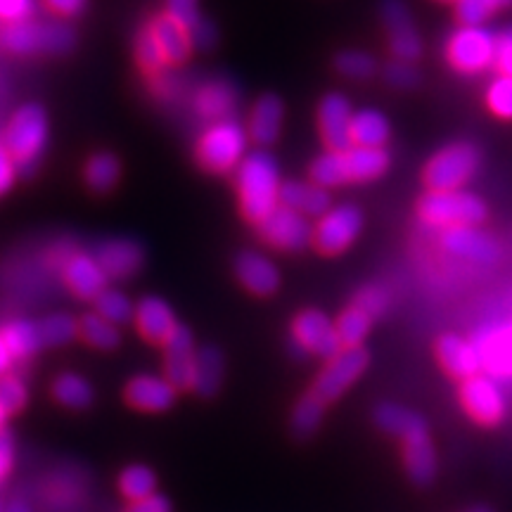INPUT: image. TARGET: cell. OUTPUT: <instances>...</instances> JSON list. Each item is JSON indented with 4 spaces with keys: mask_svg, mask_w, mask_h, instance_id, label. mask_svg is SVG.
<instances>
[{
    "mask_svg": "<svg viewBox=\"0 0 512 512\" xmlns=\"http://www.w3.org/2000/svg\"><path fill=\"white\" fill-rule=\"evenodd\" d=\"M392 166L387 147H356L344 152H323L313 159L309 174L311 183L320 188H339L349 183H373L382 178Z\"/></svg>",
    "mask_w": 512,
    "mask_h": 512,
    "instance_id": "obj_1",
    "label": "cell"
},
{
    "mask_svg": "<svg viewBox=\"0 0 512 512\" xmlns=\"http://www.w3.org/2000/svg\"><path fill=\"white\" fill-rule=\"evenodd\" d=\"M280 166L268 152H249L235 169V188L240 195V209L247 221L259 226L280 207Z\"/></svg>",
    "mask_w": 512,
    "mask_h": 512,
    "instance_id": "obj_2",
    "label": "cell"
},
{
    "mask_svg": "<svg viewBox=\"0 0 512 512\" xmlns=\"http://www.w3.org/2000/svg\"><path fill=\"white\" fill-rule=\"evenodd\" d=\"M48 136V117L41 105L29 102V105L19 107L12 114L10 124L5 128L3 143L8 147L12 159H15L19 174L31 176L38 169V162H41L43 150L48 145Z\"/></svg>",
    "mask_w": 512,
    "mask_h": 512,
    "instance_id": "obj_3",
    "label": "cell"
},
{
    "mask_svg": "<svg viewBox=\"0 0 512 512\" xmlns=\"http://www.w3.org/2000/svg\"><path fill=\"white\" fill-rule=\"evenodd\" d=\"M418 216L430 228H465L482 226L489 219V207L482 197L465 190L425 192L418 202Z\"/></svg>",
    "mask_w": 512,
    "mask_h": 512,
    "instance_id": "obj_4",
    "label": "cell"
},
{
    "mask_svg": "<svg viewBox=\"0 0 512 512\" xmlns=\"http://www.w3.org/2000/svg\"><path fill=\"white\" fill-rule=\"evenodd\" d=\"M249 136L247 128L235 119L209 124L202 138L197 140L195 159L209 174H228L240 166L247 157Z\"/></svg>",
    "mask_w": 512,
    "mask_h": 512,
    "instance_id": "obj_5",
    "label": "cell"
},
{
    "mask_svg": "<svg viewBox=\"0 0 512 512\" xmlns=\"http://www.w3.org/2000/svg\"><path fill=\"white\" fill-rule=\"evenodd\" d=\"M479 164H482L479 147L467 140H456L434 152L422 169V181L427 185V192L463 190L475 178Z\"/></svg>",
    "mask_w": 512,
    "mask_h": 512,
    "instance_id": "obj_6",
    "label": "cell"
},
{
    "mask_svg": "<svg viewBox=\"0 0 512 512\" xmlns=\"http://www.w3.org/2000/svg\"><path fill=\"white\" fill-rule=\"evenodd\" d=\"M76 34L64 22H24L8 24L3 34V46L15 55H64L74 48Z\"/></svg>",
    "mask_w": 512,
    "mask_h": 512,
    "instance_id": "obj_7",
    "label": "cell"
},
{
    "mask_svg": "<svg viewBox=\"0 0 512 512\" xmlns=\"http://www.w3.org/2000/svg\"><path fill=\"white\" fill-rule=\"evenodd\" d=\"M498 36L486 27H458L446 38L444 55L458 74L475 76L489 72L496 64Z\"/></svg>",
    "mask_w": 512,
    "mask_h": 512,
    "instance_id": "obj_8",
    "label": "cell"
},
{
    "mask_svg": "<svg viewBox=\"0 0 512 512\" xmlns=\"http://www.w3.org/2000/svg\"><path fill=\"white\" fill-rule=\"evenodd\" d=\"M363 230V214L356 204H339L313 226V247L325 256H337L354 245Z\"/></svg>",
    "mask_w": 512,
    "mask_h": 512,
    "instance_id": "obj_9",
    "label": "cell"
},
{
    "mask_svg": "<svg viewBox=\"0 0 512 512\" xmlns=\"http://www.w3.org/2000/svg\"><path fill=\"white\" fill-rule=\"evenodd\" d=\"M370 354L363 347H344L337 356H332L325 363L320 375L313 382L311 394L328 406L337 401L347 389L354 384L358 377L368 370Z\"/></svg>",
    "mask_w": 512,
    "mask_h": 512,
    "instance_id": "obj_10",
    "label": "cell"
},
{
    "mask_svg": "<svg viewBox=\"0 0 512 512\" xmlns=\"http://www.w3.org/2000/svg\"><path fill=\"white\" fill-rule=\"evenodd\" d=\"M292 342L306 354L320 356L330 361L342 351V342H339L335 323L318 309H304L299 311L292 320Z\"/></svg>",
    "mask_w": 512,
    "mask_h": 512,
    "instance_id": "obj_11",
    "label": "cell"
},
{
    "mask_svg": "<svg viewBox=\"0 0 512 512\" xmlns=\"http://www.w3.org/2000/svg\"><path fill=\"white\" fill-rule=\"evenodd\" d=\"M380 17L384 34H387L389 53L394 55V60H418L422 55V38L415 29L408 5L403 0H382Z\"/></svg>",
    "mask_w": 512,
    "mask_h": 512,
    "instance_id": "obj_12",
    "label": "cell"
},
{
    "mask_svg": "<svg viewBox=\"0 0 512 512\" xmlns=\"http://www.w3.org/2000/svg\"><path fill=\"white\" fill-rule=\"evenodd\" d=\"M259 238L280 252H302L313 240V228L304 214L280 204L259 223Z\"/></svg>",
    "mask_w": 512,
    "mask_h": 512,
    "instance_id": "obj_13",
    "label": "cell"
},
{
    "mask_svg": "<svg viewBox=\"0 0 512 512\" xmlns=\"http://www.w3.org/2000/svg\"><path fill=\"white\" fill-rule=\"evenodd\" d=\"M460 403L472 420L484 427H496L505 420L508 413V401L501 387L486 375H475L460 384Z\"/></svg>",
    "mask_w": 512,
    "mask_h": 512,
    "instance_id": "obj_14",
    "label": "cell"
},
{
    "mask_svg": "<svg viewBox=\"0 0 512 512\" xmlns=\"http://www.w3.org/2000/svg\"><path fill=\"white\" fill-rule=\"evenodd\" d=\"M439 245L446 254L477 266H496L501 259V245L484 230L472 226L441 230Z\"/></svg>",
    "mask_w": 512,
    "mask_h": 512,
    "instance_id": "obj_15",
    "label": "cell"
},
{
    "mask_svg": "<svg viewBox=\"0 0 512 512\" xmlns=\"http://www.w3.org/2000/svg\"><path fill=\"white\" fill-rule=\"evenodd\" d=\"M351 119L354 110L342 93H328L318 105V131L330 152H344L351 147Z\"/></svg>",
    "mask_w": 512,
    "mask_h": 512,
    "instance_id": "obj_16",
    "label": "cell"
},
{
    "mask_svg": "<svg viewBox=\"0 0 512 512\" xmlns=\"http://www.w3.org/2000/svg\"><path fill=\"white\" fill-rule=\"evenodd\" d=\"M62 278L79 299L95 302L107 290V275L91 254L76 252L62 261Z\"/></svg>",
    "mask_w": 512,
    "mask_h": 512,
    "instance_id": "obj_17",
    "label": "cell"
},
{
    "mask_svg": "<svg viewBox=\"0 0 512 512\" xmlns=\"http://www.w3.org/2000/svg\"><path fill=\"white\" fill-rule=\"evenodd\" d=\"M434 354H437L441 368H444L453 380H470V377L479 375V368H482V356H479V351L472 347L465 337L456 335V332L441 335L437 339V344H434Z\"/></svg>",
    "mask_w": 512,
    "mask_h": 512,
    "instance_id": "obj_18",
    "label": "cell"
},
{
    "mask_svg": "<svg viewBox=\"0 0 512 512\" xmlns=\"http://www.w3.org/2000/svg\"><path fill=\"white\" fill-rule=\"evenodd\" d=\"M192 107L200 114L202 119H207L209 124L216 121L233 119V114L240 107V91L235 88L233 81L228 79H211L204 86L197 88L195 98H192Z\"/></svg>",
    "mask_w": 512,
    "mask_h": 512,
    "instance_id": "obj_19",
    "label": "cell"
},
{
    "mask_svg": "<svg viewBox=\"0 0 512 512\" xmlns=\"http://www.w3.org/2000/svg\"><path fill=\"white\" fill-rule=\"evenodd\" d=\"M192 363H195V339L185 325L178 323V328L164 342V377L176 389H190Z\"/></svg>",
    "mask_w": 512,
    "mask_h": 512,
    "instance_id": "obj_20",
    "label": "cell"
},
{
    "mask_svg": "<svg viewBox=\"0 0 512 512\" xmlns=\"http://www.w3.org/2000/svg\"><path fill=\"white\" fill-rule=\"evenodd\" d=\"M235 275H238L240 285L247 292L256 294V297H271V294L280 290L278 266L266 254L254 252V249L238 254V259H235Z\"/></svg>",
    "mask_w": 512,
    "mask_h": 512,
    "instance_id": "obj_21",
    "label": "cell"
},
{
    "mask_svg": "<svg viewBox=\"0 0 512 512\" xmlns=\"http://www.w3.org/2000/svg\"><path fill=\"white\" fill-rule=\"evenodd\" d=\"M178 389L166 377L157 375H138L126 384L124 396L131 408L145 413H162L169 411L176 403Z\"/></svg>",
    "mask_w": 512,
    "mask_h": 512,
    "instance_id": "obj_22",
    "label": "cell"
},
{
    "mask_svg": "<svg viewBox=\"0 0 512 512\" xmlns=\"http://www.w3.org/2000/svg\"><path fill=\"white\" fill-rule=\"evenodd\" d=\"M285 121V105L278 95L266 93L254 102L247 119V136L259 147H271L278 143Z\"/></svg>",
    "mask_w": 512,
    "mask_h": 512,
    "instance_id": "obj_23",
    "label": "cell"
},
{
    "mask_svg": "<svg viewBox=\"0 0 512 512\" xmlns=\"http://www.w3.org/2000/svg\"><path fill=\"white\" fill-rule=\"evenodd\" d=\"M95 259L110 280H126L136 275L145 264V252L136 240H107L95 252Z\"/></svg>",
    "mask_w": 512,
    "mask_h": 512,
    "instance_id": "obj_24",
    "label": "cell"
},
{
    "mask_svg": "<svg viewBox=\"0 0 512 512\" xmlns=\"http://www.w3.org/2000/svg\"><path fill=\"white\" fill-rule=\"evenodd\" d=\"M403 465H406L408 479L415 486H430L437 477V451H434L430 430L413 434L403 439Z\"/></svg>",
    "mask_w": 512,
    "mask_h": 512,
    "instance_id": "obj_25",
    "label": "cell"
},
{
    "mask_svg": "<svg viewBox=\"0 0 512 512\" xmlns=\"http://www.w3.org/2000/svg\"><path fill=\"white\" fill-rule=\"evenodd\" d=\"M136 325L138 332L147 342L164 344L171 332L178 328L176 313L162 297H143L136 306Z\"/></svg>",
    "mask_w": 512,
    "mask_h": 512,
    "instance_id": "obj_26",
    "label": "cell"
},
{
    "mask_svg": "<svg viewBox=\"0 0 512 512\" xmlns=\"http://www.w3.org/2000/svg\"><path fill=\"white\" fill-rule=\"evenodd\" d=\"M373 422L377 430L392 434V437L401 441L413 437V434L430 430V425H427V420L422 418L420 413H415L411 408L401 406V403H392V401H384L380 406H375Z\"/></svg>",
    "mask_w": 512,
    "mask_h": 512,
    "instance_id": "obj_27",
    "label": "cell"
},
{
    "mask_svg": "<svg viewBox=\"0 0 512 512\" xmlns=\"http://www.w3.org/2000/svg\"><path fill=\"white\" fill-rule=\"evenodd\" d=\"M280 204L287 209L299 211L306 219L309 216H323L330 211V192L328 188H320L316 183L304 181H285L280 185Z\"/></svg>",
    "mask_w": 512,
    "mask_h": 512,
    "instance_id": "obj_28",
    "label": "cell"
},
{
    "mask_svg": "<svg viewBox=\"0 0 512 512\" xmlns=\"http://www.w3.org/2000/svg\"><path fill=\"white\" fill-rule=\"evenodd\" d=\"M147 29L152 31L157 46L162 48L166 62L183 64L188 60L192 53V43L188 29H185L183 24H178L176 19H171L166 12H162V15H157L150 24H147Z\"/></svg>",
    "mask_w": 512,
    "mask_h": 512,
    "instance_id": "obj_29",
    "label": "cell"
},
{
    "mask_svg": "<svg viewBox=\"0 0 512 512\" xmlns=\"http://www.w3.org/2000/svg\"><path fill=\"white\" fill-rule=\"evenodd\" d=\"M223 354L216 347H202L195 351V363H192V392L204 399L219 394L223 384Z\"/></svg>",
    "mask_w": 512,
    "mask_h": 512,
    "instance_id": "obj_30",
    "label": "cell"
},
{
    "mask_svg": "<svg viewBox=\"0 0 512 512\" xmlns=\"http://www.w3.org/2000/svg\"><path fill=\"white\" fill-rule=\"evenodd\" d=\"M392 138L389 119L380 110L354 112L351 119V145L356 147H387Z\"/></svg>",
    "mask_w": 512,
    "mask_h": 512,
    "instance_id": "obj_31",
    "label": "cell"
},
{
    "mask_svg": "<svg viewBox=\"0 0 512 512\" xmlns=\"http://www.w3.org/2000/svg\"><path fill=\"white\" fill-rule=\"evenodd\" d=\"M0 337H3L12 358H29L43 347L41 328H38V323H31V320H12V323L0 330Z\"/></svg>",
    "mask_w": 512,
    "mask_h": 512,
    "instance_id": "obj_32",
    "label": "cell"
},
{
    "mask_svg": "<svg viewBox=\"0 0 512 512\" xmlns=\"http://www.w3.org/2000/svg\"><path fill=\"white\" fill-rule=\"evenodd\" d=\"M119 176L121 164L110 152H98L83 166V181L93 192H100V195L110 192L119 183Z\"/></svg>",
    "mask_w": 512,
    "mask_h": 512,
    "instance_id": "obj_33",
    "label": "cell"
},
{
    "mask_svg": "<svg viewBox=\"0 0 512 512\" xmlns=\"http://www.w3.org/2000/svg\"><path fill=\"white\" fill-rule=\"evenodd\" d=\"M53 396L57 403L72 411H83L93 403V387L86 377L76 373H62L53 382Z\"/></svg>",
    "mask_w": 512,
    "mask_h": 512,
    "instance_id": "obj_34",
    "label": "cell"
},
{
    "mask_svg": "<svg viewBox=\"0 0 512 512\" xmlns=\"http://www.w3.org/2000/svg\"><path fill=\"white\" fill-rule=\"evenodd\" d=\"M323 418H325V403L309 392L297 401V406H294L292 418H290V430L297 439H309L311 434H316Z\"/></svg>",
    "mask_w": 512,
    "mask_h": 512,
    "instance_id": "obj_35",
    "label": "cell"
},
{
    "mask_svg": "<svg viewBox=\"0 0 512 512\" xmlns=\"http://www.w3.org/2000/svg\"><path fill=\"white\" fill-rule=\"evenodd\" d=\"M335 328L342 347H363V339L368 337L370 328H373V318H370L366 311H361L358 306L351 304L349 309L339 313V318L335 320Z\"/></svg>",
    "mask_w": 512,
    "mask_h": 512,
    "instance_id": "obj_36",
    "label": "cell"
},
{
    "mask_svg": "<svg viewBox=\"0 0 512 512\" xmlns=\"http://www.w3.org/2000/svg\"><path fill=\"white\" fill-rule=\"evenodd\" d=\"M79 335L86 339L91 347L102 351H112L121 344L117 325H112L110 320L98 316V313H86V316L79 320Z\"/></svg>",
    "mask_w": 512,
    "mask_h": 512,
    "instance_id": "obj_37",
    "label": "cell"
},
{
    "mask_svg": "<svg viewBox=\"0 0 512 512\" xmlns=\"http://www.w3.org/2000/svg\"><path fill=\"white\" fill-rule=\"evenodd\" d=\"M119 489L128 501H140V498L155 494L157 477L147 465H128L119 475Z\"/></svg>",
    "mask_w": 512,
    "mask_h": 512,
    "instance_id": "obj_38",
    "label": "cell"
},
{
    "mask_svg": "<svg viewBox=\"0 0 512 512\" xmlns=\"http://www.w3.org/2000/svg\"><path fill=\"white\" fill-rule=\"evenodd\" d=\"M335 69L344 79L370 81L377 74V60L366 50H342L335 57Z\"/></svg>",
    "mask_w": 512,
    "mask_h": 512,
    "instance_id": "obj_39",
    "label": "cell"
},
{
    "mask_svg": "<svg viewBox=\"0 0 512 512\" xmlns=\"http://www.w3.org/2000/svg\"><path fill=\"white\" fill-rule=\"evenodd\" d=\"M95 313L105 320H110L112 325H124L131 323L133 316H136V306H133V302L124 292L107 287V290L95 299Z\"/></svg>",
    "mask_w": 512,
    "mask_h": 512,
    "instance_id": "obj_40",
    "label": "cell"
},
{
    "mask_svg": "<svg viewBox=\"0 0 512 512\" xmlns=\"http://www.w3.org/2000/svg\"><path fill=\"white\" fill-rule=\"evenodd\" d=\"M38 328H41L43 344H48V347H62L79 335V323L69 313H53V316L41 320Z\"/></svg>",
    "mask_w": 512,
    "mask_h": 512,
    "instance_id": "obj_41",
    "label": "cell"
},
{
    "mask_svg": "<svg viewBox=\"0 0 512 512\" xmlns=\"http://www.w3.org/2000/svg\"><path fill=\"white\" fill-rule=\"evenodd\" d=\"M512 8V0H458L456 15L465 27H484L494 12Z\"/></svg>",
    "mask_w": 512,
    "mask_h": 512,
    "instance_id": "obj_42",
    "label": "cell"
},
{
    "mask_svg": "<svg viewBox=\"0 0 512 512\" xmlns=\"http://www.w3.org/2000/svg\"><path fill=\"white\" fill-rule=\"evenodd\" d=\"M136 60L140 64V69H143V72L150 74V76L162 74L166 64H169V62H166L164 53H162V48L157 46L152 31L147 29V24L138 31V36H136Z\"/></svg>",
    "mask_w": 512,
    "mask_h": 512,
    "instance_id": "obj_43",
    "label": "cell"
},
{
    "mask_svg": "<svg viewBox=\"0 0 512 512\" xmlns=\"http://www.w3.org/2000/svg\"><path fill=\"white\" fill-rule=\"evenodd\" d=\"M382 79L389 88H394V91H413V88L420 86L418 67H415V62L408 60L387 62Z\"/></svg>",
    "mask_w": 512,
    "mask_h": 512,
    "instance_id": "obj_44",
    "label": "cell"
},
{
    "mask_svg": "<svg viewBox=\"0 0 512 512\" xmlns=\"http://www.w3.org/2000/svg\"><path fill=\"white\" fill-rule=\"evenodd\" d=\"M354 306H358L361 311H366L370 318H380L387 313L389 304H392V294H389V290L384 285H368L363 287V290L356 292L354 302H351Z\"/></svg>",
    "mask_w": 512,
    "mask_h": 512,
    "instance_id": "obj_45",
    "label": "cell"
},
{
    "mask_svg": "<svg viewBox=\"0 0 512 512\" xmlns=\"http://www.w3.org/2000/svg\"><path fill=\"white\" fill-rule=\"evenodd\" d=\"M486 105L501 119H512V79L510 76H498L486 88Z\"/></svg>",
    "mask_w": 512,
    "mask_h": 512,
    "instance_id": "obj_46",
    "label": "cell"
},
{
    "mask_svg": "<svg viewBox=\"0 0 512 512\" xmlns=\"http://www.w3.org/2000/svg\"><path fill=\"white\" fill-rule=\"evenodd\" d=\"M29 392H27V384H24L19 377L15 375H3L0 377V408L5 413H19L24 406H27Z\"/></svg>",
    "mask_w": 512,
    "mask_h": 512,
    "instance_id": "obj_47",
    "label": "cell"
},
{
    "mask_svg": "<svg viewBox=\"0 0 512 512\" xmlns=\"http://www.w3.org/2000/svg\"><path fill=\"white\" fill-rule=\"evenodd\" d=\"M192 50H211L219 41V31H216L214 22L207 17H200L195 24L188 29Z\"/></svg>",
    "mask_w": 512,
    "mask_h": 512,
    "instance_id": "obj_48",
    "label": "cell"
},
{
    "mask_svg": "<svg viewBox=\"0 0 512 512\" xmlns=\"http://www.w3.org/2000/svg\"><path fill=\"white\" fill-rule=\"evenodd\" d=\"M166 15L190 29L200 19V3L197 0H166Z\"/></svg>",
    "mask_w": 512,
    "mask_h": 512,
    "instance_id": "obj_49",
    "label": "cell"
},
{
    "mask_svg": "<svg viewBox=\"0 0 512 512\" xmlns=\"http://www.w3.org/2000/svg\"><path fill=\"white\" fill-rule=\"evenodd\" d=\"M36 10V0H0V19L8 24L31 19Z\"/></svg>",
    "mask_w": 512,
    "mask_h": 512,
    "instance_id": "obj_50",
    "label": "cell"
},
{
    "mask_svg": "<svg viewBox=\"0 0 512 512\" xmlns=\"http://www.w3.org/2000/svg\"><path fill=\"white\" fill-rule=\"evenodd\" d=\"M17 174H19V169H17L15 159H12L8 147H5L3 140H0V195H5V192L15 185Z\"/></svg>",
    "mask_w": 512,
    "mask_h": 512,
    "instance_id": "obj_51",
    "label": "cell"
},
{
    "mask_svg": "<svg viewBox=\"0 0 512 512\" xmlns=\"http://www.w3.org/2000/svg\"><path fill=\"white\" fill-rule=\"evenodd\" d=\"M496 67L503 76L512 79V27L498 34V48H496Z\"/></svg>",
    "mask_w": 512,
    "mask_h": 512,
    "instance_id": "obj_52",
    "label": "cell"
},
{
    "mask_svg": "<svg viewBox=\"0 0 512 512\" xmlns=\"http://www.w3.org/2000/svg\"><path fill=\"white\" fill-rule=\"evenodd\" d=\"M15 465V439L8 430H0V484L8 479Z\"/></svg>",
    "mask_w": 512,
    "mask_h": 512,
    "instance_id": "obj_53",
    "label": "cell"
},
{
    "mask_svg": "<svg viewBox=\"0 0 512 512\" xmlns=\"http://www.w3.org/2000/svg\"><path fill=\"white\" fill-rule=\"evenodd\" d=\"M126 512H171V503L169 498L162 494H152L140 498V501H131Z\"/></svg>",
    "mask_w": 512,
    "mask_h": 512,
    "instance_id": "obj_54",
    "label": "cell"
},
{
    "mask_svg": "<svg viewBox=\"0 0 512 512\" xmlns=\"http://www.w3.org/2000/svg\"><path fill=\"white\" fill-rule=\"evenodd\" d=\"M46 5L60 17H79L86 10L88 0H46Z\"/></svg>",
    "mask_w": 512,
    "mask_h": 512,
    "instance_id": "obj_55",
    "label": "cell"
},
{
    "mask_svg": "<svg viewBox=\"0 0 512 512\" xmlns=\"http://www.w3.org/2000/svg\"><path fill=\"white\" fill-rule=\"evenodd\" d=\"M12 366V354L8 351V347H5L3 337H0V377L5 375V370H8Z\"/></svg>",
    "mask_w": 512,
    "mask_h": 512,
    "instance_id": "obj_56",
    "label": "cell"
},
{
    "mask_svg": "<svg viewBox=\"0 0 512 512\" xmlns=\"http://www.w3.org/2000/svg\"><path fill=\"white\" fill-rule=\"evenodd\" d=\"M3 512H31V508L27 501H19V498H15V501H12Z\"/></svg>",
    "mask_w": 512,
    "mask_h": 512,
    "instance_id": "obj_57",
    "label": "cell"
},
{
    "mask_svg": "<svg viewBox=\"0 0 512 512\" xmlns=\"http://www.w3.org/2000/svg\"><path fill=\"white\" fill-rule=\"evenodd\" d=\"M5 420H8V413H5L3 408H0V430H5Z\"/></svg>",
    "mask_w": 512,
    "mask_h": 512,
    "instance_id": "obj_58",
    "label": "cell"
},
{
    "mask_svg": "<svg viewBox=\"0 0 512 512\" xmlns=\"http://www.w3.org/2000/svg\"><path fill=\"white\" fill-rule=\"evenodd\" d=\"M441 3H458V0H441Z\"/></svg>",
    "mask_w": 512,
    "mask_h": 512,
    "instance_id": "obj_59",
    "label": "cell"
},
{
    "mask_svg": "<svg viewBox=\"0 0 512 512\" xmlns=\"http://www.w3.org/2000/svg\"><path fill=\"white\" fill-rule=\"evenodd\" d=\"M477 512H484V510H477Z\"/></svg>",
    "mask_w": 512,
    "mask_h": 512,
    "instance_id": "obj_60",
    "label": "cell"
}]
</instances>
